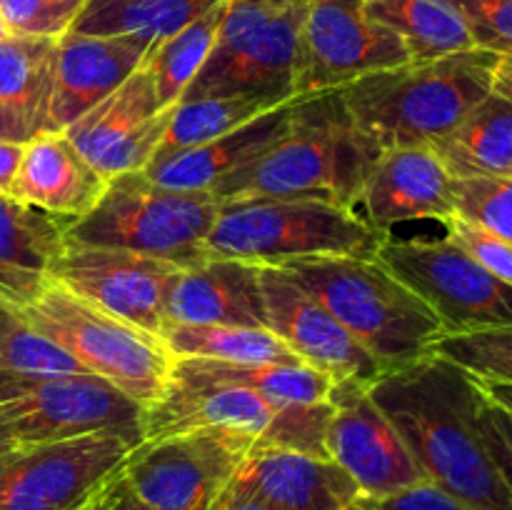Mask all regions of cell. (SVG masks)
<instances>
[{"label":"cell","instance_id":"28","mask_svg":"<svg viewBox=\"0 0 512 510\" xmlns=\"http://www.w3.org/2000/svg\"><path fill=\"white\" fill-rule=\"evenodd\" d=\"M368 15L403 40L410 60H433L478 48L448 0H368Z\"/></svg>","mask_w":512,"mask_h":510},{"label":"cell","instance_id":"9","mask_svg":"<svg viewBox=\"0 0 512 510\" xmlns=\"http://www.w3.org/2000/svg\"><path fill=\"white\" fill-rule=\"evenodd\" d=\"M145 408L93 373L0 375V420L20 445L120 433L143 443Z\"/></svg>","mask_w":512,"mask_h":510},{"label":"cell","instance_id":"47","mask_svg":"<svg viewBox=\"0 0 512 510\" xmlns=\"http://www.w3.org/2000/svg\"><path fill=\"white\" fill-rule=\"evenodd\" d=\"M218 510H270L265 508L263 503L253 498H243V495H233V493H225L223 503H220Z\"/></svg>","mask_w":512,"mask_h":510},{"label":"cell","instance_id":"25","mask_svg":"<svg viewBox=\"0 0 512 510\" xmlns=\"http://www.w3.org/2000/svg\"><path fill=\"white\" fill-rule=\"evenodd\" d=\"M68 223L0 193V300L25 308L53 280Z\"/></svg>","mask_w":512,"mask_h":510},{"label":"cell","instance_id":"17","mask_svg":"<svg viewBox=\"0 0 512 510\" xmlns=\"http://www.w3.org/2000/svg\"><path fill=\"white\" fill-rule=\"evenodd\" d=\"M260 290L268 328L303 365L333 380L355 378L363 383H373L388 370L283 268L260 265Z\"/></svg>","mask_w":512,"mask_h":510},{"label":"cell","instance_id":"26","mask_svg":"<svg viewBox=\"0 0 512 510\" xmlns=\"http://www.w3.org/2000/svg\"><path fill=\"white\" fill-rule=\"evenodd\" d=\"M178 383L240 385L275 408L328 400L333 378L303 363H228L213 358H178L173 368Z\"/></svg>","mask_w":512,"mask_h":510},{"label":"cell","instance_id":"5","mask_svg":"<svg viewBox=\"0 0 512 510\" xmlns=\"http://www.w3.org/2000/svg\"><path fill=\"white\" fill-rule=\"evenodd\" d=\"M220 200L205 190L163 188L145 170L108 178L95 208L65 230V243L120 248L168 263L208 258Z\"/></svg>","mask_w":512,"mask_h":510},{"label":"cell","instance_id":"10","mask_svg":"<svg viewBox=\"0 0 512 510\" xmlns=\"http://www.w3.org/2000/svg\"><path fill=\"white\" fill-rule=\"evenodd\" d=\"M375 258L433 310L445 335L512 325V285L490 275L448 235L388 238Z\"/></svg>","mask_w":512,"mask_h":510},{"label":"cell","instance_id":"36","mask_svg":"<svg viewBox=\"0 0 512 510\" xmlns=\"http://www.w3.org/2000/svg\"><path fill=\"white\" fill-rule=\"evenodd\" d=\"M455 213L512 245V175L453 178Z\"/></svg>","mask_w":512,"mask_h":510},{"label":"cell","instance_id":"48","mask_svg":"<svg viewBox=\"0 0 512 510\" xmlns=\"http://www.w3.org/2000/svg\"><path fill=\"white\" fill-rule=\"evenodd\" d=\"M18 445L20 443L13 438V433H10L8 425H5L3 420H0V458H3V455H8L10 450L18 448Z\"/></svg>","mask_w":512,"mask_h":510},{"label":"cell","instance_id":"18","mask_svg":"<svg viewBox=\"0 0 512 510\" xmlns=\"http://www.w3.org/2000/svg\"><path fill=\"white\" fill-rule=\"evenodd\" d=\"M353 213L383 238L405 223H443L455 213L453 175L430 145L388 148L365 180Z\"/></svg>","mask_w":512,"mask_h":510},{"label":"cell","instance_id":"43","mask_svg":"<svg viewBox=\"0 0 512 510\" xmlns=\"http://www.w3.org/2000/svg\"><path fill=\"white\" fill-rule=\"evenodd\" d=\"M38 133H43V130H40L33 120H28L25 115L0 105V140L28 143V140H33Z\"/></svg>","mask_w":512,"mask_h":510},{"label":"cell","instance_id":"22","mask_svg":"<svg viewBox=\"0 0 512 510\" xmlns=\"http://www.w3.org/2000/svg\"><path fill=\"white\" fill-rule=\"evenodd\" d=\"M280 408L258 393L225 383H178L145 408L143 440L193 433V430H228L263 443Z\"/></svg>","mask_w":512,"mask_h":510},{"label":"cell","instance_id":"30","mask_svg":"<svg viewBox=\"0 0 512 510\" xmlns=\"http://www.w3.org/2000/svg\"><path fill=\"white\" fill-rule=\"evenodd\" d=\"M160 340L173 358H213L228 363H300L270 328L165 323Z\"/></svg>","mask_w":512,"mask_h":510},{"label":"cell","instance_id":"2","mask_svg":"<svg viewBox=\"0 0 512 510\" xmlns=\"http://www.w3.org/2000/svg\"><path fill=\"white\" fill-rule=\"evenodd\" d=\"M383 155L345 105L340 88L295 98L288 133L220 180L210 193L240 198H315L353 210L365 180Z\"/></svg>","mask_w":512,"mask_h":510},{"label":"cell","instance_id":"49","mask_svg":"<svg viewBox=\"0 0 512 510\" xmlns=\"http://www.w3.org/2000/svg\"><path fill=\"white\" fill-rule=\"evenodd\" d=\"M345 510H375V508H370L368 503H363V500L358 498L353 505H348V508H345Z\"/></svg>","mask_w":512,"mask_h":510},{"label":"cell","instance_id":"29","mask_svg":"<svg viewBox=\"0 0 512 510\" xmlns=\"http://www.w3.org/2000/svg\"><path fill=\"white\" fill-rule=\"evenodd\" d=\"M58 38L8 33L0 38V105L48 130Z\"/></svg>","mask_w":512,"mask_h":510},{"label":"cell","instance_id":"23","mask_svg":"<svg viewBox=\"0 0 512 510\" xmlns=\"http://www.w3.org/2000/svg\"><path fill=\"white\" fill-rule=\"evenodd\" d=\"M100 175L58 130H43L23 148L10 195L70 225L88 215L105 193Z\"/></svg>","mask_w":512,"mask_h":510},{"label":"cell","instance_id":"12","mask_svg":"<svg viewBox=\"0 0 512 510\" xmlns=\"http://www.w3.org/2000/svg\"><path fill=\"white\" fill-rule=\"evenodd\" d=\"M138 445L110 430L18 445L0 458V510H70L118 473Z\"/></svg>","mask_w":512,"mask_h":510},{"label":"cell","instance_id":"19","mask_svg":"<svg viewBox=\"0 0 512 510\" xmlns=\"http://www.w3.org/2000/svg\"><path fill=\"white\" fill-rule=\"evenodd\" d=\"M228 493L270 510H345L360 498L355 480L330 458L275 445H253Z\"/></svg>","mask_w":512,"mask_h":510},{"label":"cell","instance_id":"14","mask_svg":"<svg viewBox=\"0 0 512 510\" xmlns=\"http://www.w3.org/2000/svg\"><path fill=\"white\" fill-rule=\"evenodd\" d=\"M328 403L333 408L325 433L328 458L355 480L360 498H390L428 483L405 440L373 400L368 383L333 380Z\"/></svg>","mask_w":512,"mask_h":510},{"label":"cell","instance_id":"42","mask_svg":"<svg viewBox=\"0 0 512 510\" xmlns=\"http://www.w3.org/2000/svg\"><path fill=\"white\" fill-rule=\"evenodd\" d=\"M70 510H150L125 480V465Z\"/></svg>","mask_w":512,"mask_h":510},{"label":"cell","instance_id":"27","mask_svg":"<svg viewBox=\"0 0 512 510\" xmlns=\"http://www.w3.org/2000/svg\"><path fill=\"white\" fill-rule=\"evenodd\" d=\"M430 148L453 178L512 175V103L490 93Z\"/></svg>","mask_w":512,"mask_h":510},{"label":"cell","instance_id":"38","mask_svg":"<svg viewBox=\"0 0 512 510\" xmlns=\"http://www.w3.org/2000/svg\"><path fill=\"white\" fill-rule=\"evenodd\" d=\"M468 25L475 45L490 53H512V0H448Z\"/></svg>","mask_w":512,"mask_h":510},{"label":"cell","instance_id":"41","mask_svg":"<svg viewBox=\"0 0 512 510\" xmlns=\"http://www.w3.org/2000/svg\"><path fill=\"white\" fill-rule=\"evenodd\" d=\"M363 503H368L375 510H473L470 505L460 503L453 495L443 493L440 488L430 483H420L415 488L403 490L398 495H390V498L380 500H368L360 498Z\"/></svg>","mask_w":512,"mask_h":510},{"label":"cell","instance_id":"32","mask_svg":"<svg viewBox=\"0 0 512 510\" xmlns=\"http://www.w3.org/2000/svg\"><path fill=\"white\" fill-rule=\"evenodd\" d=\"M225 5H228V0L215 3L203 15L183 25L178 33L155 43L150 53L145 55L143 63L153 73L163 108H175L183 100L185 90L193 83L195 75L203 70L205 60H208L210 50L215 45V38H218Z\"/></svg>","mask_w":512,"mask_h":510},{"label":"cell","instance_id":"6","mask_svg":"<svg viewBox=\"0 0 512 510\" xmlns=\"http://www.w3.org/2000/svg\"><path fill=\"white\" fill-rule=\"evenodd\" d=\"M388 238L358 213L315 198H240L220 203L208 250L255 265L318 255L375 258Z\"/></svg>","mask_w":512,"mask_h":510},{"label":"cell","instance_id":"7","mask_svg":"<svg viewBox=\"0 0 512 510\" xmlns=\"http://www.w3.org/2000/svg\"><path fill=\"white\" fill-rule=\"evenodd\" d=\"M20 310L88 373L108 380L143 408L168 393L175 358L158 335L95 308L58 280H50L43 293Z\"/></svg>","mask_w":512,"mask_h":510},{"label":"cell","instance_id":"35","mask_svg":"<svg viewBox=\"0 0 512 510\" xmlns=\"http://www.w3.org/2000/svg\"><path fill=\"white\" fill-rule=\"evenodd\" d=\"M433 353L468 370L478 380L512 385V325L443 335L433 345Z\"/></svg>","mask_w":512,"mask_h":510},{"label":"cell","instance_id":"4","mask_svg":"<svg viewBox=\"0 0 512 510\" xmlns=\"http://www.w3.org/2000/svg\"><path fill=\"white\" fill-rule=\"evenodd\" d=\"M275 268L293 275L388 370L423 360L445 335L433 310L378 258L318 255Z\"/></svg>","mask_w":512,"mask_h":510},{"label":"cell","instance_id":"40","mask_svg":"<svg viewBox=\"0 0 512 510\" xmlns=\"http://www.w3.org/2000/svg\"><path fill=\"white\" fill-rule=\"evenodd\" d=\"M473 418L485 453L490 455V460H493L500 478L508 485L512 495V410L490 400L480 388Z\"/></svg>","mask_w":512,"mask_h":510},{"label":"cell","instance_id":"31","mask_svg":"<svg viewBox=\"0 0 512 510\" xmlns=\"http://www.w3.org/2000/svg\"><path fill=\"white\" fill-rule=\"evenodd\" d=\"M220 0H90L70 30L88 35H135L160 43Z\"/></svg>","mask_w":512,"mask_h":510},{"label":"cell","instance_id":"33","mask_svg":"<svg viewBox=\"0 0 512 510\" xmlns=\"http://www.w3.org/2000/svg\"><path fill=\"white\" fill-rule=\"evenodd\" d=\"M270 108H275V103L255 98V95H218V98L185 100V103L175 105L158 155L210 143L220 135L233 133L240 125L250 123Z\"/></svg>","mask_w":512,"mask_h":510},{"label":"cell","instance_id":"39","mask_svg":"<svg viewBox=\"0 0 512 510\" xmlns=\"http://www.w3.org/2000/svg\"><path fill=\"white\" fill-rule=\"evenodd\" d=\"M445 235L468 255H473L490 275H495L503 283L512 285V245L505 243L503 238L493 235L490 230L480 228V225L470 223V220L460 218L453 213L450 218L443 220Z\"/></svg>","mask_w":512,"mask_h":510},{"label":"cell","instance_id":"46","mask_svg":"<svg viewBox=\"0 0 512 510\" xmlns=\"http://www.w3.org/2000/svg\"><path fill=\"white\" fill-rule=\"evenodd\" d=\"M478 385L483 388V393L488 395L490 400H495V403H500L503 408L512 410V385L510 383H490V380H478Z\"/></svg>","mask_w":512,"mask_h":510},{"label":"cell","instance_id":"45","mask_svg":"<svg viewBox=\"0 0 512 510\" xmlns=\"http://www.w3.org/2000/svg\"><path fill=\"white\" fill-rule=\"evenodd\" d=\"M493 93L512 103V53L500 55L498 68H495V78H493Z\"/></svg>","mask_w":512,"mask_h":510},{"label":"cell","instance_id":"1","mask_svg":"<svg viewBox=\"0 0 512 510\" xmlns=\"http://www.w3.org/2000/svg\"><path fill=\"white\" fill-rule=\"evenodd\" d=\"M425 480L473 510H512V495L475 428L480 385L468 370L430 353L368 383Z\"/></svg>","mask_w":512,"mask_h":510},{"label":"cell","instance_id":"44","mask_svg":"<svg viewBox=\"0 0 512 510\" xmlns=\"http://www.w3.org/2000/svg\"><path fill=\"white\" fill-rule=\"evenodd\" d=\"M25 143H13V140H0V193L10 195L18 175L20 160H23Z\"/></svg>","mask_w":512,"mask_h":510},{"label":"cell","instance_id":"3","mask_svg":"<svg viewBox=\"0 0 512 510\" xmlns=\"http://www.w3.org/2000/svg\"><path fill=\"white\" fill-rule=\"evenodd\" d=\"M498 53L473 48L410 60L343 85L355 123L383 150L433 145L493 93Z\"/></svg>","mask_w":512,"mask_h":510},{"label":"cell","instance_id":"20","mask_svg":"<svg viewBox=\"0 0 512 510\" xmlns=\"http://www.w3.org/2000/svg\"><path fill=\"white\" fill-rule=\"evenodd\" d=\"M155 43L135 35L70 33L58 38L48 130H65L120 88Z\"/></svg>","mask_w":512,"mask_h":510},{"label":"cell","instance_id":"21","mask_svg":"<svg viewBox=\"0 0 512 510\" xmlns=\"http://www.w3.org/2000/svg\"><path fill=\"white\" fill-rule=\"evenodd\" d=\"M165 323L268 328L260 265L210 253L180 268L165 298Z\"/></svg>","mask_w":512,"mask_h":510},{"label":"cell","instance_id":"37","mask_svg":"<svg viewBox=\"0 0 512 510\" xmlns=\"http://www.w3.org/2000/svg\"><path fill=\"white\" fill-rule=\"evenodd\" d=\"M90 0H0V18L8 33L60 38L70 33Z\"/></svg>","mask_w":512,"mask_h":510},{"label":"cell","instance_id":"16","mask_svg":"<svg viewBox=\"0 0 512 510\" xmlns=\"http://www.w3.org/2000/svg\"><path fill=\"white\" fill-rule=\"evenodd\" d=\"M175 108H163L148 65L60 130L105 178L145 170L158 155Z\"/></svg>","mask_w":512,"mask_h":510},{"label":"cell","instance_id":"8","mask_svg":"<svg viewBox=\"0 0 512 510\" xmlns=\"http://www.w3.org/2000/svg\"><path fill=\"white\" fill-rule=\"evenodd\" d=\"M308 0H228L203 70L183 100L255 95L280 105L298 98L300 30Z\"/></svg>","mask_w":512,"mask_h":510},{"label":"cell","instance_id":"34","mask_svg":"<svg viewBox=\"0 0 512 510\" xmlns=\"http://www.w3.org/2000/svg\"><path fill=\"white\" fill-rule=\"evenodd\" d=\"M88 373L48 335L40 333L23 310L0 300V375L35 378V375Z\"/></svg>","mask_w":512,"mask_h":510},{"label":"cell","instance_id":"15","mask_svg":"<svg viewBox=\"0 0 512 510\" xmlns=\"http://www.w3.org/2000/svg\"><path fill=\"white\" fill-rule=\"evenodd\" d=\"M180 265L120 248L65 243L53 280L95 308L158 335L165 325V298Z\"/></svg>","mask_w":512,"mask_h":510},{"label":"cell","instance_id":"13","mask_svg":"<svg viewBox=\"0 0 512 510\" xmlns=\"http://www.w3.org/2000/svg\"><path fill=\"white\" fill-rule=\"evenodd\" d=\"M365 5L368 0H308L295 73L298 98L410 63L403 40L370 18Z\"/></svg>","mask_w":512,"mask_h":510},{"label":"cell","instance_id":"24","mask_svg":"<svg viewBox=\"0 0 512 510\" xmlns=\"http://www.w3.org/2000/svg\"><path fill=\"white\" fill-rule=\"evenodd\" d=\"M293 105L295 98L275 105L250 123L240 125L233 133L220 135L210 143L175 150L168 155H155L145 173L163 188L210 193L220 180L248 165L250 160L260 158L288 133Z\"/></svg>","mask_w":512,"mask_h":510},{"label":"cell","instance_id":"50","mask_svg":"<svg viewBox=\"0 0 512 510\" xmlns=\"http://www.w3.org/2000/svg\"><path fill=\"white\" fill-rule=\"evenodd\" d=\"M5 35H8V28H5L3 18H0V38H5Z\"/></svg>","mask_w":512,"mask_h":510},{"label":"cell","instance_id":"11","mask_svg":"<svg viewBox=\"0 0 512 510\" xmlns=\"http://www.w3.org/2000/svg\"><path fill=\"white\" fill-rule=\"evenodd\" d=\"M253 445L228 430L143 440L125 463V480L150 510H218Z\"/></svg>","mask_w":512,"mask_h":510}]
</instances>
